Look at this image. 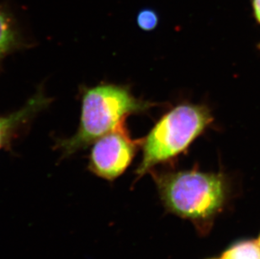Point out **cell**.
<instances>
[{
  "instance_id": "7a4b0ae2",
  "label": "cell",
  "mask_w": 260,
  "mask_h": 259,
  "mask_svg": "<svg viewBox=\"0 0 260 259\" xmlns=\"http://www.w3.org/2000/svg\"><path fill=\"white\" fill-rule=\"evenodd\" d=\"M80 125L74 137L59 143L65 156H69L125 122L133 113L143 111L148 103L139 101L122 86L105 84L84 91Z\"/></svg>"
},
{
  "instance_id": "6da1fadb",
  "label": "cell",
  "mask_w": 260,
  "mask_h": 259,
  "mask_svg": "<svg viewBox=\"0 0 260 259\" xmlns=\"http://www.w3.org/2000/svg\"><path fill=\"white\" fill-rule=\"evenodd\" d=\"M162 205L169 212L206 231L226 206L229 186L221 174L181 171L156 175Z\"/></svg>"
},
{
  "instance_id": "9c48e42d",
  "label": "cell",
  "mask_w": 260,
  "mask_h": 259,
  "mask_svg": "<svg viewBox=\"0 0 260 259\" xmlns=\"http://www.w3.org/2000/svg\"><path fill=\"white\" fill-rule=\"evenodd\" d=\"M253 6L256 19L260 23V0H253Z\"/></svg>"
},
{
  "instance_id": "8fae6325",
  "label": "cell",
  "mask_w": 260,
  "mask_h": 259,
  "mask_svg": "<svg viewBox=\"0 0 260 259\" xmlns=\"http://www.w3.org/2000/svg\"><path fill=\"white\" fill-rule=\"evenodd\" d=\"M258 47H259V49H260V45H259V46H258Z\"/></svg>"
},
{
  "instance_id": "52a82bcc",
  "label": "cell",
  "mask_w": 260,
  "mask_h": 259,
  "mask_svg": "<svg viewBox=\"0 0 260 259\" xmlns=\"http://www.w3.org/2000/svg\"><path fill=\"white\" fill-rule=\"evenodd\" d=\"M15 31L10 16L0 9V58L15 42Z\"/></svg>"
},
{
  "instance_id": "8992f818",
  "label": "cell",
  "mask_w": 260,
  "mask_h": 259,
  "mask_svg": "<svg viewBox=\"0 0 260 259\" xmlns=\"http://www.w3.org/2000/svg\"><path fill=\"white\" fill-rule=\"evenodd\" d=\"M221 259H260V245L254 241H242L229 247Z\"/></svg>"
},
{
  "instance_id": "3957f363",
  "label": "cell",
  "mask_w": 260,
  "mask_h": 259,
  "mask_svg": "<svg viewBox=\"0 0 260 259\" xmlns=\"http://www.w3.org/2000/svg\"><path fill=\"white\" fill-rule=\"evenodd\" d=\"M211 120L206 108L189 104L179 105L164 115L143 142V160L136 172L138 179L184 152Z\"/></svg>"
},
{
  "instance_id": "ba28073f",
  "label": "cell",
  "mask_w": 260,
  "mask_h": 259,
  "mask_svg": "<svg viewBox=\"0 0 260 259\" xmlns=\"http://www.w3.org/2000/svg\"><path fill=\"white\" fill-rule=\"evenodd\" d=\"M138 24L141 29L144 30H152L157 26L158 22L157 15L154 11L150 10H144L139 13L138 16Z\"/></svg>"
},
{
  "instance_id": "5b68a950",
  "label": "cell",
  "mask_w": 260,
  "mask_h": 259,
  "mask_svg": "<svg viewBox=\"0 0 260 259\" xmlns=\"http://www.w3.org/2000/svg\"><path fill=\"white\" fill-rule=\"evenodd\" d=\"M48 103V100L42 93L32 97L26 105L16 112L0 117V149L6 147L18 132L32 115L37 114Z\"/></svg>"
},
{
  "instance_id": "277c9868",
  "label": "cell",
  "mask_w": 260,
  "mask_h": 259,
  "mask_svg": "<svg viewBox=\"0 0 260 259\" xmlns=\"http://www.w3.org/2000/svg\"><path fill=\"white\" fill-rule=\"evenodd\" d=\"M137 151V142L128 134L125 122L94 142L88 168L101 179L112 181L130 166Z\"/></svg>"
},
{
  "instance_id": "30bf717a",
  "label": "cell",
  "mask_w": 260,
  "mask_h": 259,
  "mask_svg": "<svg viewBox=\"0 0 260 259\" xmlns=\"http://www.w3.org/2000/svg\"><path fill=\"white\" fill-rule=\"evenodd\" d=\"M258 243H259V245H260V237H259V242H258Z\"/></svg>"
}]
</instances>
